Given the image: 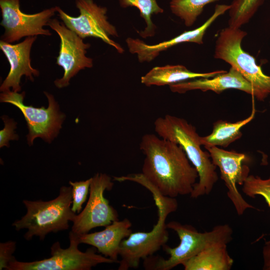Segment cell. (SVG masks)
<instances>
[{"mask_svg":"<svg viewBox=\"0 0 270 270\" xmlns=\"http://www.w3.org/2000/svg\"><path fill=\"white\" fill-rule=\"evenodd\" d=\"M140 147L145 156L142 173L114 176V180L146 184L170 198L191 194L198 172L180 146L146 134L142 136Z\"/></svg>","mask_w":270,"mask_h":270,"instance_id":"1","label":"cell"},{"mask_svg":"<svg viewBox=\"0 0 270 270\" xmlns=\"http://www.w3.org/2000/svg\"><path fill=\"white\" fill-rule=\"evenodd\" d=\"M154 126L158 136L180 146L196 168L198 181L195 184L190 196L198 198L209 194L218 179L216 166L209 152L202 149L201 136L195 126L184 118L170 114L156 118Z\"/></svg>","mask_w":270,"mask_h":270,"instance_id":"2","label":"cell"},{"mask_svg":"<svg viewBox=\"0 0 270 270\" xmlns=\"http://www.w3.org/2000/svg\"><path fill=\"white\" fill-rule=\"evenodd\" d=\"M166 226L177 234L180 242L174 248L166 244L162 247L170 256L167 259L154 256L144 259V265L146 270H170L182 265L210 246L217 243L228 244L232 239L233 230L228 224L217 225L211 230L204 232H199L191 225L176 221H171Z\"/></svg>","mask_w":270,"mask_h":270,"instance_id":"3","label":"cell"},{"mask_svg":"<svg viewBox=\"0 0 270 270\" xmlns=\"http://www.w3.org/2000/svg\"><path fill=\"white\" fill-rule=\"evenodd\" d=\"M26 212L12 224L16 230L27 229L24 238L26 240L38 236L43 240L50 232L68 230V222L74 220L76 216L70 207L72 204V186L60 188L58 196L49 201L28 200L22 202Z\"/></svg>","mask_w":270,"mask_h":270,"instance_id":"4","label":"cell"},{"mask_svg":"<svg viewBox=\"0 0 270 270\" xmlns=\"http://www.w3.org/2000/svg\"><path fill=\"white\" fill-rule=\"evenodd\" d=\"M152 194L158 210V220L150 232H132L121 242L118 270L138 268L142 260L153 256L168 240L166 223L169 214L176 210L178 204L174 198L162 195L152 187L148 188Z\"/></svg>","mask_w":270,"mask_h":270,"instance_id":"5","label":"cell"},{"mask_svg":"<svg viewBox=\"0 0 270 270\" xmlns=\"http://www.w3.org/2000/svg\"><path fill=\"white\" fill-rule=\"evenodd\" d=\"M247 33L230 26L220 32L216 42L214 57L229 64L257 90L262 100L270 94V76L265 74L254 57L242 48V40Z\"/></svg>","mask_w":270,"mask_h":270,"instance_id":"6","label":"cell"},{"mask_svg":"<svg viewBox=\"0 0 270 270\" xmlns=\"http://www.w3.org/2000/svg\"><path fill=\"white\" fill-rule=\"evenodd\" d=\"M70 246L62 248L58 242L50 248L51 256L30 262H23L16 259L10 262L6 270H90L98 264L115 262L112 259L97 254L92 246L84 252L78 249L80 244L77 234L69 233Z\"/></svg>","mask_w":270,"mask_h":270,"instance_id":"7","label":"cell"},{"mask_svg":"<svg viewBox=\"0 0 270 270\" xmlns=\"http://www.w3.org/2000/svg\"><path fill=\"white\" fill-rule=\"evenodd\" d=\"M44 93L48 102L47 108L24 104V92L18 93L10 90L2 92L0 94L1 102L16 106L23 114L28 129L26 139L29 146L33 144L36 138H40L50 143L58 135L66 117L60 111L58 103L54 96L46 92Z\"/></svg>","mask_w":270,"mask_h":270,"instance_id":"8","label":"cell"},{"mask_svg":"<svg viewBox=\"0 0 270 270\" xmlns=\"http://www.w3.org/2000/svg\"><path fill=\"white\" fill-rule=\"evenodd\" d=\"M80 12L78 16H72L56 6V12L65 26L82 38L94 37L114 47L120 54L124 49L110 36H118L116 27L108 20L107 8L96 4L93 0H76Z\"/></svg>","mask_w":270,"mask_h":270,"instance_id":"9","label":"cell"},{"mask_svg":"<svg viewBox=\"0 0 270 270\" xmlns=\"http://www.w3.org/2000/svg\"><path fill=\"white\" fill-rule=\"evenodd\" d=\"M113 186L111 178L106 174L98 172L92 178L88 201L72 221V232L87 234L94 228L106 227L118 220V212L104 196V191L111 190Z\"/></svg>","mask_w":270,"mask_h":270,"instance_id":"10","label":"cell"},{"mask_svg":"<svg viewBox=\"0 0 270 270\" xmlns=\"http://www.w3.org/2000/svg\"><path fill=\"white\" fill-rule=\"evenodd\" d=\"M20 0H0L4 32L0 40L12 44L24 37L38 35L50 36V32L44 28L56 12V6L34 14L24 13L20 9Z\"/></svg>","mask_w":270,"mask_h":270,"instance_id":"11","label":"cell"},{"mask_svg":"<svg viewBox=\"0 0 270 270\" xmlns=\"http://www.w3.org/2000/svg\"><path fill=\"white\" fill-rule=\"evenodd\" d=\"M48 26L57 33L60 40L56 64L62 68L64 73L54 84L61 88L68 86L70 79L80 70L92 67V59L86 55L90 44L84 43L82 38L56 18H52Z\"/></svg>","mask_w":270,"mask_h":270,"instance_id":"12","label":"cell"},{"mask_svg":"<svg viewBox=\"0 0 270 270\" xmlns=\"http://www.w3.org/2000/svg\"><path fill=\"white\" fill-rule=\"evenodd\" d=\"M205 148L209 152L213 164L220 169V178L228 190L227 196L238 214L242 215L247 209H256L246 201L236 186L242 185L249 175L248 166L242 165V162L246 158V154L216 146Z\"/></svg>","mask_w":270,"mask_h":270,"instance_id":"13","label":"cell"},{"mask_svg":"<svg viewBox=\"0 0 270 270\" xmlns=\"http://www.w3.org/2000/svg\"><path fill=\"white\" fill-rule=\"evenodd\" d=\"M37 36L26 37L20 42L12 44L0 40V48L6 58L10 70L8 74L0 86V91L10 90L19 92L21 90L20 79L24 76L31 81L34 76H38L39 71L31 65L30 51Z\"/></svg>","mask_w":270,"mask_h":270,"instance_id":"14","label":"cell"},{"mask_svg":"<svg viewBox=\"0 0 270 270\" xmlns=\"http://www.w3.org/2000/svg\"><path fill=\"white\" fill-rule=\"evenodd\" d=\"M226 4H216L213 14L201 26L192 30L185 31L178 36L158 44L149 45L138 38H128L126 39L129 52L136 54L140 62H149L158 56L160 53L180 44L190 42L203 44V38L207 28L220 15L227 10Z\"/></svg>","mask_w":270,"mask_h":270,"instance_id":"15","label":"cell"},{"mask_svg":"<svg viewBox=\"0 0 270 270\" xmlns=\"http://www.w3.org/2000/svg\"><path fill=\"white\" fill-rule=\"evenodd\" d=\"M169 87L172 92L179 94L199 90L202 92L211 90L219 94L226 90L234 88L250 94L258 100H262L257 90L232 67L230 68L228 72L212 78H200L187 80L171 84Z\"/></svg>","mask_w":270,"mask_h":270,"instance_id":"16","label":"cell"},{"mask_svg":"<svg viewBox=\"0 0 270 270\" xmlns=\"http://www.w3.org/2000/svg\"><path fill=\"white\" fill-rule=\"evenodd\" d=\"M132 224L128 218L116 220L100 232L78 234L80 244L90 245L105 257L118 263V256L122 241L132 232Z\"/></svg>","mask_w":270,"mask_h":270,"instance_id":"17","label":"cell"},{"mask_svg":"<svg viewBox=\"0 0 270 270\" xmlns=\"http://www.w3.org/2000/svg\"><path fill=\"white\" fill-rule=\"evenodd\" d=\"M226 71L218 70L199 73L188 70L182 65H166L155 66L142 76L141 82L147 86H170L181 82L200 78H212Z\"/></svg>","mask_w":270,"mask_h":270,"instance_id":"18","label":"cell"},{"mask_svg":"<svg viewBox=\"0 0 270 270\" xmlns=\"http://www.w3.org/2000/svg\"><path fill=\"white\" fill-rule=\"evenodd\" d=\"M234 262L227 244L217 243L206 248L182 265L185 270H230Z\"/></svg>","mask_w":270,"mask_h":270,"instance_id":"19","label":"cell"},{"mask_svg":"<svg viewBox=\"0 0 270 270\" xmlns=\"http://www.w3.org/2000/svg\"><path fill=\"white\" fill-rule=\"evenodd\" d=\"M256 110L253 106L252 112L247 118L234 122L218 120L214 124L212 132L205 136L200 137L202 146L204 148L220 146H228L242 136L241 128L252 121L255 114Z\"/></svg>","mask_w":270,"mask_h":270,"instance_id":"20","label":"cell"},{"mask_svg":"<svg viewBox=\"0 0 270 270\" xmlns=\"http://www.w3.org/2000/svg\"><path fill=\"white\" fill-rule=\"evenodd\" d=\"M118 2L122 8L134 6L139 10L140 16L146 24L144 30L139 32L141 37L146 38L155 34L156 27L152 20V15L164 12L156 0H118Z\"/></svg>","mask_w":270,"mask_h":270,"instance_id":"21","label":"cell"},{"mask_svg":"<svg viewBox=\"0 0 270 270\" xmlns=\"http://www.w3.org/2000/svg\"><path fill=\"white\" fill-rule=\"evenodd\" d=\"M216 0H171L170 7L172 13L183 20L186 26L190 27L194 23L206 4Z\"/></svg>","mask_w":270,"mask_h":270,"instance_id":"22","label":"cell"},{"mask_svg":"<svg viewBox=\"0 0 270 270\" xmlns=\"http://www.w3.org/2000/svg\"><path fill=\"white\" fill-rule=\"evenodd\" d=\"M264 0H234L230 10L229 26L240 28L254 16Z\"/></svg>","mask_w":270,"mask_h":270,"instance_id":"23","label":"cell"},{"mask_svg":"<svg viewBox=\"0 0 270 270\" xmlns=\"http://www.w3.org/2000/svg\"><path fill=\"white\" fill-rule=\"evenodd\" d=\"M242 191L247 196H262L270 208V176L262 179L258 176L248 175L242 184Z\"/></svg>","mask_w":270,"mask_h":270,"instance_id":"24","label":"cell"},{"mask_svg":"<svg viewBox=\"0 0 270 270\" xmlns=\"http://www.w3.org/2000/svg\"><path fill=\"white\" fill-rule=\"evenodd\" d=\"M92 178L86 180L69 182L72 188V210L74 212H80L82 206L87 198L90 191Z\"/></svg>","mask_w":270,"mask_h":270,"instance_id":"25","label":"cell"},{"mask_svg":"<svg viewBox=\"0 0 270 270\" xmlns=\"http://www.w3.org/2000/svg\"><path fill=\"white\" fill-rule=\"evenodd\" d=\"M2 118L4 121V126L0 130V148L4 146L8 147L10 140H18V136L14 132V130L16 128V122L6 116H2Z\"/></svg>","mask_w":270,"mask_h":270,"instance_id":"26","label":"cell"},{"mask_svg":"<svg viewBox=\"0 0 270 270\" xmlns=\"http://www.w3.org/2000/svg\"><path fill=\"white\" fill-rule=\"evenodd\" d=\"M16 247L14 241H8L0 244V270H7L10 262L16 259L12 256Z\"/></svg>","mask_w":270,"mask_h":270,"instance_id":"27","label":"cell"},{"mask_svg":"<svg viewBox=\"0 0 270 270\" xmlns=\"http://www.w3.org/2000/svg\"><path fill=\"white\" fill-rule=\"evenodd\" d=\"M263 267L264 270H270V240L266 241L262 248Z\"/></svg>","mask_w":270,"mask_h":270,"instance_id":"28","label":"cell"}]
</instances>
